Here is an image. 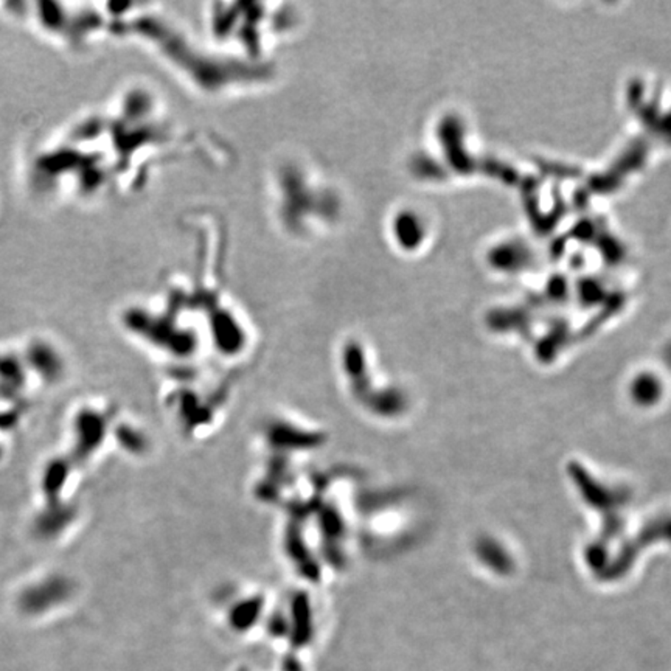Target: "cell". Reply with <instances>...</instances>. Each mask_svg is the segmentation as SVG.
I'll return each instance as SVG.
<instances>
[]
</instances>
